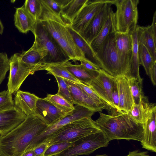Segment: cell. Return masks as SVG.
<instances>
[{
	"instance_id": "6da1fadb",
	"label": "cell",
	"mask_w": 156,
	"mask_h": 156,
	"mask_svg": "<svg viewBox=\"0 0 156 156\" xmlns=\"http://www.w3.org/2000/svg\"><path fill=\"white\" fill-rule=\"evenodd\" d=\"M48 126L34 114L27 116L17 127L0 136V156H21L31 150L34 139Z\"/></svg>"
},
{
	"instance_id": "7a4b0ae2",
	"label": "cell",
	"mask_w": 156,
	"mask_h": 156,
	"mask_svg": "<svg viewBox=\"0 0 156 156\" xmlns=\"http://www.w3.org/2000/svg\"><path fill=\"white\" fill-rule=\"evenodd\" d=\"M99 113V118L94 122L109 141L121 139L142 141L143 124L135 122L127 113H118L113 115Z\"/></svg>"
},
{
	"instance_id": "3957f363",
	"label": "cell",
	"mask_w": 156,
	"mask_h": 156,
	"mask_svg": "<svg viewBox=\"0 0 156 156\" xmlns=\"http://www.w3.org/2000/svg\"><path fill=\"white\" fill-rule=\"evenodd\" d=\"M101 131L91 118H85L61 127L43 143H47L49 146L62 142H76L89 135Z\"/></svg>"
},
{
	"instance_id": "277c9868",
	"label": "cell",
	"mask_w": 156,
	"mask_h": 156,
	"mask_svg": "<svg viewBox=\"0 0 156 156\" xmlns=\"http://www.w3.org/2000/svg\"><path fill=\"white\" fill-rule=\"evenodd\" d=\"M115 32L110 34L107 37L95 53L99 62L100 68L111 76L118 77L127 76V73L116 47Z\"/></svg>"
},
{
	"instance_id": "5b68a950",
	"label": "cell",
	"mask_w": 156,
	"mask_h": 156,
	"mask_svg": "<svg viewBox=\"0 0 156 156\" xmlns=\"http://www.w3.org/2000/svg\"><path fill=\"white\" fill-rule=\"evenodd\" d=\"M35 37L34 42L47 53L45 64H62L70 60L57 41L39 21H36L32 32Z\"/></svg>"
},
{
	"instance_id": "8992f818",
	"label": "cell",
	"mask_w": 156,
	"mask_h": 156,
	"mask_svg": "<svg viewBox=\"0 0 156 156\" xmlns=\"http://www.w3.org/2000/svg\"><path fill=\"white\" fill-rule=\"evenodd\" d=\"M138 0H115L116 7L115 12L117 32H130L137 26L138 19Z\"/></svg>"
},
{
	"instance_id": "52a82bcc",
	"label": "cell",
	"mask_w": 156,
	"mask_h": 156,
	"mask_svg": "<svg viewBox=\"0 0 156 156\" xmlns=\"http://www.w3.org/2000/svg\"><path fill=\"white\" fill-rule=\"evenodd\" d=\"M9 73L7 83L8 89L12 94H15L27 77L35 72L45 70L48 65L30 66L19 60L18 53L14 54L9 59Z\"/></svg>"
},
{
	"instance_id": "ba28073f",
	"label": "cell",
	"mask_w": 156,
	"mask_h": 156,
	"mask_svg": "<svg viewBox=\"0 0 156 156\" xmlns=\"http://www.w3.org/2000/svg\"><path fill=\"white\" fill-rule=\"evenodd\" d=\"M116 77L108 74L100 69L98 75L87 85L101 98L105 106V109L109 115H113L119 112L115 108L112 99V93Z\"/></svg>"
},
{
	"instance_id": "9c48e42d",
	"label": "cell",
	"mask_w": 156,
	"mask_h": 156,
	"mask_svg": "<svg viewBox=\"0 0 156 156\" xmlns=\"http://www.w3.org/2000/svg\"><path fill=\"white\" fill-rule=\"evenodd\" d=\"M109 140L102 131L87 136L76 142L59 156H78L87 155L96 150L108 146Z\"/></svg>"
},
{
	"instance_id": "30bf717a",
	"label": "cell",
	"mask_w": 156,
	"mask_h": 156,
	"mask_svg": "<svg viewBox=\"0 0 156 156\" xmlns=\"http://www.w3.org/2000/svg\"><path fill=\"white\" fill-rule=\"evenodd\" d=\"M94 112L83 106L76 105L74 110L57 122L48 126L34 140L32 147L34 148L43 143L54 133L63 126L85 118H91Z\"/></svg>"
},
{
	"instance_id": "8fae6325",
	"label": "cell",
	"mask_w": 156,
	"mask_h": 156,
	"mask_svg": "<svg viewBox=\"0 0 156 156\" xmlns=\"http://www.w3.org/2000/svg\"><path fill=\"white\" fill-rule=\"evenodd\" d=\"M110 0H88L86 4L74 18L70 25L78 34L85 28L95 15L105 4Z\"/></svg>"
},
{
	"instance_id": "7c38bea8",
	"label": "cell",
	"mask_w": 156,
	"mask_h": 156,
	"mask_svg": "<svg viewBox=\"0 0 156 156\" xmlns=\"http://www.w3.org/2000/svg\"><path fill=\"white\" fill-rule=\"evenodd\" d=\"M114 0L105 3L79 34L89 44L102 28L114 4Z\"/></svg>"
},
{
	"instance_id": "4fadbf2b",
	"label": "cell",
	"mask_w": 156,
	"mask_h": 156,
	"mask_svg": "<svg viewBox=\"0 0 156 156\" xmlns=\"http://www.w3.org/2000/svg\"><path fill=\"white\" fill-rule=\"evenodd\" d=\"M66 23L60 27L55 40L67 54L70 60L80 61L84 59L83 54L77 46Z\"/></svg>"
},
{
	"instance_id": "5bb4252c",
	"label": "cell",
	"mask_w": 156,
	"mask_h": 156,
	"mask_svg": "<svg viewBox=\"0 0 156 156\" xmlns=\"http://www.w3.org/2000/svg\"><path fill=\"white\" fill-rule=\"evenodd\" d=\"M64 80L68 87L73 104L85 107L95 112L101 111L105 109L104 104L94 100L76 83Z\"/></svg>"
},
{
	"instance_id": "9a60e30c",
	"label": "cell",
	"mask_w": 156,
	"mask_h": 156,
	"mask_svg": "<svg viewBox=\"0 0 156 156\" xmlns=\"http://www.w3.org/2000/svg\"><path fill=\"white\" fill-rule=\"evenodd\" d=\"M69 113L61 111L44 98H39L34 114L48 126Z\"/></svg>"
},
{
	"instance_id": "2e32d148",
	"label": "cell",
	"mask_w": 156,
	"mask_h": 156,
	"mask_svg": "<svg viewBox=\"0 0 156 156\" xmlns=\"http://www.w3.org/2000/svg\"><path fill=\"white\" fill-rule=\"evenodd\" d=\"M116 47L123 65L128 75L130 68L132 51V39L129 32L115 33Z\"/></svg>"
},
{
	"instance_id": "e0dca14e",
	"label": "cell",
	"mask_w": 156,
	"mask_h": 156,
	"mask_svg": "<svg viewBox=\"0 0 156 156\" xmlns=\"http://www.w3.org/2000/svg\"><path fill=\"white\" fill-rule=\"evenodd\" d=\"M27 116L15 106L12 108L0 112V135L4 136L17 127Z\"/></svg>"
},
{
	"instance_id": "ac0fdd59",
	"label": "cell",
	"mask_w": 156,
	"mask_h": 156,
	"mask_svg": "<svg viewBox=\"0 0 156 156\" xmlns=\"http://www.w3.org/2000/svg\"><path fill=\"white\" fill-rule=\"evenodd\" d=\"M156 107L151 112L143 124L144 135L140 142L142 148L156 152Z\"/></svg>"
},
{
	"instance_id": "d6986e66",
	"label": "cell",
	"mask_w": 156,
	"mask_h": 156,
	"mask_svg": "<svg viewBox=\"0 0 156 156\" xmlns=\"http://www.w3.org/2000/svg\"><path fill=\"white\" fill-rule=\"evenodd\" d=\"M119 97V108L122 113H127L135 105L128 83L127 77H116Z\"/></svg>"
},
{
	"instance_id": "ffe728a7",
	"label": "cell",
	"mask_w": 156,
	"mask_h": 156,
	"mask_svg": "<svg viewBox=\"0 0 156 156\" xmlns=\"http://www.w3.org/2000/svg\"><path fill=\"white\" fill-rule=\"evenodd\" d=\"M18 55L20 62L30 66L46 64L44 60L47 56L46 52L34 41L29 49L18 53Z\"/></svg>"
},
{
	"instance_id": "44dd1931",
	"label": "cell",
	"mask_w": 156,
	"mask_h": 156,
	"mask_svg": "<svg viewBox=\"0 0 156 156\" xmlns=\"http://www.w3.org/2000/svg\"><path fill=\"white\" fill-rule=\"evenodd\" d=\"M88 1L58 0L61 6L60 16L63 20L70 25Z\"/></svg>"
},
{
	"instance_id": "7402d4cb",
	"label": "cell",
	"mask_w": 156,
	"mask_h": 156,
	"mask_svg": "<svg viewBox=\"0 0 156 156\" xmlns=\"http://www.w3.org/2000/svg\"><path fill=\"white\" fill-rule=\"evenodd\" d=\"M38 98L29 92L18 90L15 94L14 101L15 106L28 116L34 114Z\"/></svg>"
},
{
	"instance_id": "603a6c76",
	"label": "cell",
	"mask_w": 156,
	"mask_h": 156,
	"mask_svg": "<svg viewBox=\"0 0 156 156\" xmlns=\"http://www.w3.org/2000/svg\"><path fill=\"white\" fill-rule=\"evenodd\" d=\"M14 21L15 25L19 31L24 34H27L29 31L32 32L36 22L23 5L16 8Z\"/></svg>"
},
{
	"instance_id": "cb8c5ba5",
	"label": "cell",
	"mask_w": 156,
	"mask_h": 156,
	"mask_svg": "<svg viewBox=\"0 0 156 156\" xmlns=\"http://www.w3.org/2000/svg\"><path fill=\"white\" fill-rule=\"evenodd\" d=\"M155 107V104L150 103L147 97L144 96L139 103L135 105L127 114L136 122L143 124Z\"/></svg>"
},
{
	"instance_id": "d4e9b609",
	"label": "cell",
	"mask_w": 156,
	"mask_h": 156,
	"mask_svg": "<svg viewBox=\"0 0 156 156\" xmlns=\"http://www.w3.org/2000/svg\"><path fill=\"white\" fill-rule=\"evenodd\" d=\"M116 31L115 12L112 8L101 30L90 44L95 53L107 37Z\"/></svg>"
},
{
	"instance_id": "484cf974",
	"label": "cell",
	"mask_w": 156,
	"mask_h": 156,
	"mask_svg": "<svg viewBox=\"0 0 156 156\" xmlns=\"http://www.w3.org/2000/svg\"><path fill=\"white\" fill-rule=\"evenodd\" d=\"M62 64L76 79L86 85L95 78L99 73V71L90 70L81 64L73 65L69 61Z\"/></svg>"
},
{
	"instance_id": "4316f807",
	"label": "cell",
	"mask_w": 156,
	"mask_h": 156,
	"mask_svg": "<svg viewBox=\"0 0 156 156\" xmlns=\"http://www.w3.org/2000/svg\"><path fill=\"white\" fill-rule=\"evenodd\" d=\"M137 30L139 44L143 45L156 62V38L154 36L151 26L144 27L137 25Z\"/></svg>"
},
{
	"instance_id": "83f0119b",
	"label": "cell",
	"mask_w": 156,
	"mask_h": 156,
	"mask_svg": "<svg viewBox=\"0 0 156 156\" xmlns=\"http://www.w3.org/2000/svg\"><path fill=\"white\" fill-rule=\"evenodd\" d=\"M132 39V51L130 71L127 77H133L137 79L140 83H142V79L139 73V67L138 57L139 43L137 38V26L129 32Z\"/></svg>"
},
{
	"instance_id": "f1b7e54d",
	"label": "cell",
	"mask_w": 156,
	"mask_h": 156,
	"mask_svg": "<svg viewBox=\"0 0 156 156\" xmlns=\"http://www.w3.org/2000/svg\"><path fill=\"white\" fill-rule=\"evenodd\" d=\"M69 30L75 43L83 52L84 59L98 66L100 65L97 56L88 43L79 34L68 26Z\"/></svg>"
},
{
	"instance_id": "f546056e",
	"label": "cell",
	"mask_w": 156,
	"mask_h": 156,
	"mask_svg": "<svg viewBox=\"0 0 156 156\" xmlns=\"http://www.w3.org/2000/svg\"><path fill=\"white\" fill-rule=\"evenodd\" d=\"M45 70L48 73L53 75L54 76H58L73 82L82 83L76 79L62 64H51L48 65Z\"/></svg>"
},
{
	"instance_id": "4dcf8cb0",
	"label": "cell",
	"mask_w": 156,
	"mask_h": 156,
	"mask_svg": "<svg viewBox=\"0 0 156 156\" xmlns=\"http://www.w3.org/2000/svg\"><path fill=\"white\" fill-rule=\"evenodd\" d=\"M44 99L51 103L59 109L66 113L71 112L74 108L73 104L57 94H48Z\"/></svg>"
},
{
	"instance_id": "1f68e13d",
	"label": "cell",
	"mask_w": 156,
	"mask_h": 156,
	"mask_svg": "<svg viewBox=\"0 0 156 156\" xmlns=\"http://www.w3.org/2000/svg\"><path fill=\"white\" fill-rule=\"evenodd\" d=\"M138 57L140 64L143 66L149 76L150 71L156 62L154 60L148 49L142 44H139Z\"/></svg>"
},
{
	"instance_id": "d6a6232c",
	"label": "cell",
	"mask_w": 156,
	"mask_h": 156,
	"mask_svg": "<svg viewBox=\"0 0 156 156\" xmlns=\"http://www.w3.org/2000/svg\"><path fill=\"white\" fill-rule=\"evenodd\" d=\"M127 78L135 104H137L144 96L142 91V84L137 79L133 77Z\"/></svg>"
},
{
	"instance_id": "836d02e7",
	"label": "cell",
	"mask_w": 156,
	"mask_h": 156,
	"mask_svg": "<svg viewBox=\"0 0 156 156\" xmlns=\"http://www.w3.org/2000/svg\"><path fill=\"white\" fill-rule=\"evenodd\" d=\"M23 5L27 12L37 21L41 10L40 0H26Z\"/></svg>"
},
{
	"instance_id": "e575fe53",
	"label": "cell",
	"mask_w": 156,
	"mask_h": 156,
	"mask_svg": "<svg viewBox=\"0 0 156 156\" xmlns=\"http://www.w3.org/2000/svg\"><path fill=\"white\" fill-rule=\"evenodd\" d=\"M75 142H62L49 146L44 156H49L59 154L72 146Z\"/></svg>"
},
{
	"instance_id": "d590c367",
	"label": "cell",
	"mask_w": 156,
	"mask_h": 156,
	"mask_svg": "<svg viewBox=\"0 0 156 156\" xmlns=\"http://www.w3.org/2000/svg\"><path fill=\"white\" fill-rule=\"evenodd\" d=\"M15 106L12 94L8 90L0 92V112L11 109Z\"/></svg>"
},
{
	"instance_id": "8d00e7d4",
	"label": "cell",
	"mask_w": 156,
	"mask_h": 156,
	"mask_svg": "<svg viewBox=\"0 0 156 156\" xmlns=\"http://www.w3.org/2000/svg\"><path fill=\"white\" fill-rule=\"evenodd\" d=\"M55 77L58 87V91L57 94L62 97L70 103L73 104L68 87L64 79L60 77Z\"/></svg>"
},
{
	"instance_id": "74e56055",
	"label": "cell",
	"mask_w": 156,
	"mask_h": 156,
	"mask_svg": "<svg viewBox=\"0 0 156 156\" xmlns=\"http://www.w3.org/2000/svg\"><path fill=\"white\" fill-rule=\"evenodd\" d=\"M9 69V59L7 54L5 53H0V85Z\"/></svg>"
},
{
	"instance_id": "f35d334b",
	"label": "cell",
	"mask_w": 156,
	"mask_h": 156,
	"mask_svg": "<svg viewBox=\"0 0 156 156\" xmlns=\"http://www.w3.org/2000/svg\"><path fill=\"white\" fill-rule=\"evenodd\" d=\"M76 83L88 95L94 100L98 103L105 105L101 98L89 87L82 83Z\"/></svg>"
},
{
	"instance_id": "ab89813d",
	"label": "cell",
	"mask_w": 156,
	"mask_h": 156,
	"mask_svg": "<svg viewBox=\"0 0 156 156\" xmlns=\"http://www.w3.org/2000/svg\"><path fill=\"white\" fill-rule=\"evenodd\" d=\"M112 99L113 105L117 111L119 112L123 113L120 111L119 108V97L116 80L112 89Z\"/></svg>"
},
{
	"instance_id": "60d3db41",
	"label": "cell",
	"mask_w": 156,
	"mask_h": 156,
	"mask_svg": "<svg viewBox=\"0 0 156 156\" xmlns=\"http://www.w3.org/2000/svg\"><path fill=\"white\" fill-rule=\"evenodd\" d=\"M49 8L57 14L60 15L61 6L58 0H44Z\"/></svg>"
},
{
	"instance_id": "b9f144b4",
	"label": "cell",
	"mask_w": 156,
	"mask_h": 156,
	"mask_svg": "<svg viewBox=\"0 0 156 156\" xmlns=\"http://www.w3.org/2000/svg\"><path fill=\"white\" fill-rule=\"evenodd\" d=\"M49 145L46 143H42L34 149L35 156H44V152Z\"/></svg>"
},
{
	"instance_id": "7bdbcfd3",
	"label": "cell",
	"mask_w": 156,
	"mask_h": 156,
	"mask_svg": "<svg viewBox=\"0 0 156 156\" xmlns=\"http://www.w3.org/2000/svg\"><path fill=\"white\" fill-rule=\"evenodd\" d=\"M81 65L88 69L96 71H99L101 68L98 66L84 59L80 61Z\"/></svg>"
},
{
	"instance_id": "ee69618b",
	"label": "cell",
	"mask_w": 156,
	"mask_h": 156,
	"mask_svg": "<svg viewBox=\"0 0 156 156\" xmlns=\"http://www.w3.org/2000/svg\"><path fill=\"white\" fill-rule=\"evenodd\" d=\"M149 76L153 84L155 86L156 84V62L151 68L149 72Z\"/></svg>"
},
{
	"instance_id": "f6af8a7d",
	"label": "cell",
	"mask_w": 156,
	"mask_h": 156,
	"mask_svg": "<svg viewBox=\"0 0 156 156\" xmlns=\"http://www.w3.org/2000/svg\"><path fill=\"white\" fill-rule=\"evenodd\" d=\"M125 156H151L148 154L147 151H141L136 150L129 151L128 154Z\"/></svg>"
},
{
	"instance_id": "bcb514c9",
	"label": "cell",
	"mask_w": 156,
	"mask_h": 156,
	"mask_svg": "<svg viewBox=\"0 0 156 156\" xmlns=\"http://www.w3.org/2000/svg\"><path fill=\"white\" fill-rule=\"evenodd\" d=\"M21 156H35L33 149H31L25 152Z\"/></svg>"
},
{
	"instance_id": "7dc6e473",
	"label": "cell",
	"mask_w": 156,
	"mask_h": 156,
	"mask_svg": "<svg viewBox=\"0 0 156 156\" xmlns=\"http://www.w3.org/2000/svg\"><path fill=\"white\" fill-rule=\"evenodd\" d=\"M4 30V27L2 23L0 20V34H2Z\"/></svg>"
},
{
	"instance_id": "c3c4849f",
	"label": "cell",
	"mask_w": 156,
	"mask_h": 156,
	"mask_svg": "<svg viewBox=\"0 0 156 156\" xmlns=\"http://www.w3.org/2000/svg\"><path fill=\"white\" fill-rule=\"evenodd\" d=\"M95 156H108L106 154H97Z\"/></svg>"
},
{
	"instance_id": "681fc988",
	"label": "cell",
	"mask_w": 156,
	"mask_h": 156,
	"mask_svg": "<svg viewBox=\"0 0 156 156\" xmlns=\"http://www.w3.org/2000/svg\"><path fill=\"white\" fill-rule=\"evenodd\" d=\"M49 156H59V155H58V154H57L52 155Z\"/></svg>"
}]
</instances>
